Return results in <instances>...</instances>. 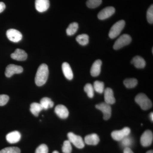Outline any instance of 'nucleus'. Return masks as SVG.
Masks as SVG:
<instances>
[{"instance_id":"28","label":"nucleus","mask_w":153,"mask_h":153,"mask_svg":"<svg viewBox=\"0 0 153 153\" xmlns=\"http://www.w3.org/2000/svg\"><path fill=\"white\" fill-rule=\"evenodd\" d=\"M102 2V0H88L86 5L89 8H95L100 5Z\"/></svg>"},{"instance_id":"17","label":"nucleus","mask_w":153,"mask_h":153,"mask_svg":"<svg viewBox=\"0 0 153 153\" xmlns=\"http://www.w3.org/2000/svg\"><path fill=\"white\" fill-rule=\"evenodd\" d=\"M102 64V62L100 60H96L93 63L90 70L91 76H97L99 75L101 71Z\"/></svg>"},{"instance_id":"12","label":"nucleus","mask_w":153,"mask_h":153,"mask_svg":"<svg viewBox=\"0 0 153 153\" xmlns=\"http://www.w3.org/2000/svg\"><path fill=\"white\" fill-rule=\"evenodd\" d=\"M49 0H36L35 7L36 10L40 13L45 12L49 8Z\"/></svg>"},{"instance_id":"6","label":"nucleus","mask_w":153,"mask_h":153,"mask_svg":"<svg viewBox=\"0 0 153 153\" xmlns=\"http://www.w3.org/2000/svg\"><path fill=\"white\" fill-rule=\"evenodd\" d=\"M131 133L130 128L125 127L120 130L114 131L111 133V136L115 140L120 141L125 137L128 136Z\"/></svg>"},{"instance_id":"3","label":"nucleus","mask_w":153,"mask_h":153,"mask_svg":"<svg viewBox=\"0 0 153 153\" xmlns=\"http://www.w3.org/2000/svg\"><path fill=\"white\" fill-rule=\"evenodd\" d=\"M125 25V22L124 20H120L113 25L110 30L108 36L111 39L116 38L120 34Z\"/></svg>"},{"instance_id":"22","label":"nucleus","mask_w":153,"mask_h":153,"mask_svg":"<svg viewBox=\"0 0 153 153\" xmlns=\"http://www.w3.org/2000/svg\"><path fill=\"white\" fill-rule=\"evenodd\" d=\"M42 110L43 108L40 103L33 102L30 105V111L35 116L38 117Z\"/></svg>"},{"instance_id":"10","label":"nucleus","mask_w":153,"mask_h":153,"mask_svg":"<svg viewBox=\"0 0 153 153\" xmlns=\"http://www.w3.org/2000/svg\"><path fill=\"white\" fill-rule=\"evenodd\" d=\"M23 71V68L22 66L11 64L6 67L5 74L7 77H10L14 74H20Z\"/></svg>"},{"instance_id":"15","label":"nucleus","mask_w":153,"mask_h":153,"mask_svg":"<svg viewBox=\"0 0 153 153\" xmlns=\"http://www.w3.org/2000/svg\"><path fill=\"white\" fill-rule=\"evenodd\" d=\"M104 99L105 102L107 104L112 105L115 102V99L113 91L109 88H105L104 91Z\"/></svg>"},{"instance_id":"14","label":"nucleus","mask_w":153,"mask_h":153,"mask_svg":"<svg viewBox=\"0 0 153 153\" xmlns=\"http://www.w3.org/2000/svg\"><path fill=\"white\" fill-rule=\"evenodd\" d=\"M55 111L56 114L60 118L66 119L68 117L69 112L66 106L63 105H58L55 107Z\"/></svg>"},{"instance_id":"26","label":"nucleus","mask_w":153,"mask_h":153,"mask_svg":"<svg viewBox=\"0 0 153 153\" xmlns=\"http://www.w3.org/2000/svg\"><path fill=\"white\" fill-rule=\"evenodd\" d=\"M94 89L96 92L102 94L104 92V84L103 82L100 81H95L94 83Z\"/></svg>"},{"instance_id":"18","label":"nucleus","mask_w":153,"mask_h":153,"mask_svg":"<svg viewBox=\"0 0 153 153\" xmlns=\"http://www.w3.org/2000/svg\"><path fill=\"white\" fill-rule=\"evenodd\" d=\"M84 141L86 144L95 146L98 144L100 142V138L96 134H92L86 136Z\"/></svg>"},{"instance_id":"35","label":"nucleus","mask_w":153,"mask_h":153,"mask_svg":"<svg viewBox=\"0 0 153 153\" xmlns=\"http://www.w3.org/2000/svg\"><path fill=\"white\" fill-rule=\"evenodd\" d=\"M6 8V5L4 3L2 2H0V13H1Z\"/></svg>"},{"instance_id":"5","label":"nucleus","mask_w":153,"mask_h":153,"mask_svg":"<svg viewBox=\"0 0 153 153\" xmlns=\"http://www.w3.org/2000/svg\"><path fill=\"white\" fill-rule=\"evenodd\" d=\"M67 136L69 142L73 144L76 147L79 149L84 147L85 144L81 137L76 135L72 132L68 133Z\"/></svg>"},{"instance_id":"27","label":"nucleus","mask_w":153,"mask_h":153,"mask_svg":"<svg viewBox=\"0 0 153 153\" xmlns=\"http://www.w3.org/2000/svg\"><path fill=\"white\" fill-rule=\"evenodd\" d=\"M84 91L87 93L88 96L89 98H93L94 96V89L93 85L90 83H87L84 88Z\"/></svg>"},{"instance_id":"16","label":"nucleus","mask_w":153,"mask_h":153,"mask_svg":"<svg viewBox=\"0 0 153 153\" xmlns=\"http://www.w3.org/2000/svg\"><path fill=\"white\" fill-rule=\"evenodd\" d=\"M21 138V134L18 131H14L8 134L6 136L7 141L11 144L19 142Z\"/></svg>"},{"instance_id":"31","label":"nucleus","mask_w":153,"mask_h":153,"mask_svg":"<svg viewBox=\"0 0 153 153\" xmlns=\"http://www.w3.org/2000/svg\"><path fill=\"white\" fill-rule=\"evenodd\" d=\"M128 136L125 137L124 138L120 141L121 142V143L122 146L125 148H129V146H131L133 143L132 140Z\"/></svg>"},{"instance_id":"21","label":"nucleus","mask_w":153,"mask_h":153,"mask_svg":"<svg viewBox=\"0 0 153 153\" xmlns=\"http://www.w3.org/2000/svg\"><path fill=\"white\" fill-rule=\"evenodd\" d=\"M40 104L43 108V109L47 110L49 108H52L54 106V102L51 99L45 97L41 99L40 101Z\"/></svg>"},{"instance_id":"7","label":"nucleus","mask_w":153,"mask_h":153,"mask_svg":"<svg viewBox=\"0 0 153 153\" xmlns=\"http://www.w3.org/2000/svg\"><path fill=\"white\" fill-rule=\"evenodd\" d=\"M97 109L101 111L103 114V119L105 120H108L111 117V109L110 105L106 102H102L96 105Z\"/></svg>"},{"instance_id":"9","label":"nucleus","mask_w":153,"mask_h":153,"mask_svg":"<svg viewBox=\"0 0 153 153\" xmlns=\"http://www.w3.org/2000/svg\"><path fill=\"white\" fill-rule=\"evenodd\" d=\"M153 140V133L150 130H147L143 133L140 138V143L143 147L150 146Z\"/></svg>"},{"instance_id":"4","label":"nucleus","mask_w":153,"mask_h":153,"mask_svg":"<svg viewBox=\"0 0 153 153\" xmlns=\"http://www.w3.org/2000/svg\"><path fill=\"white\" fill-rule=\"evenodd\" d=\"M131 41V38L129 35L124 34L118 38L115 42L113 48L115 50L121 49L126 45H128Z\"/></svg>"},{"instance_id":"20","label":"nucleus","mask_w":153,"mask_h":153,"mask_svg":"<svg viewBox=\"0 0 153 153\" xmlns=\"http://www.w3.org/2000/svg\"><path fill=\"white\" fill-rule=\"evenodd\" d=\"M131 63L135 67L138 68H143L146 66V61L142 57L139 56H135L133 57Z\"/></svg>"},{"instance_id":"39","label":"nucleus","mask_w":153,"mask_h":153,"mask_svg":"<svg viewBox=\"0 0 153 153\" xmlns=\"http://www.w3.org/2000/svg\"><path fill=\"white\" fill-rule=\"evenodd\" d=\"M52 153H59L57 151H54Z\"/></svg>"},{"instance_id":"19","label":"nucleus","mask_w":153,"mask_h":153,"mask_svg":"<svg viewBox=\"0 0 153 153\" xmlns=\"http://www.w3.org/2000/svg\"><path fill=\"white\" fill-rule=\"evenodd\" d=\"M62 71L66 78L68 80H71L73 78V74L69 64L66 62H64L62 65Z\"/></svg>"},{"instance_id":"37","label":"nucleus","mask_w":153,"mask_h":153,"mask_svg":"<svg viewBox=\"0 0 153 153\" xmlns=\"http://www.w3.org/2000/svg\"><path fill=\"white\" fill-rule=\"evenodd\" d=\"M153 112L151 113L150 114V119L152 121H153Z\"/></svg>"},{"instance_id":"23","label":"nucleus","mask_w":153,"mask_h":153,"mask_svg":"<svg viewBox=\"0 0 153 153\" xmlns=\"http://www.w3.org/2000/svg\"><path fill=\"white\" fill-rule=\"evenodd\" d=\"M76 40L80 45L85 46L89 42V36L86 34H81L76 37Z\"/></svg>"},{"instance_id":"24","label":"nucleus","mask_w":153,"mask_h":153,"mask_svg":"<svg viewBox=\"0 0 153 153\" xmlns=\"http://www.w3.org/2000/svg\"><path fill=\"white\" fill-rule=\"evenodd\" d=\"M78 29V25L77 23L74 22L71 23L66 29V32L68 36H71L76 33Z\"/></svg>"},{"instance_id":"30","label":"nucleus","mask_w":153,"mask_h":153,"mask_svg":"<svg viewBox=\"0 0 153 153\" xmlns=\"http://www.w3.org/2000/svg\"><path fill=\"white\" fill-rule=\"evenodd\" d=\"M71 143L68 140L64 142L62 147V152L63 153H71L72 147Z\"/></svg>"},{"instance_id":"1","label":"nucleus","mask_w":153,"mask_h":153,"mask_svg":"<svg viewBox=\"0 0 153 153\" xmlns=\"http://www.w3.org/2000/svg\"><path fill=\"white\" fill-rule=\"evenodd\" d=\"M49 69L47 64H41L38 67L35 76V82L36 85L41 86L47 82L49 76Z\"/></svg>"},{"instance_id":"29","label":"nucleus","mask_w":153,"mask_h":153,"mask_svg":"<svg viewBox=\"0 0 153 153\" xmlns=\"http://www.w3.org/2000/svg\"><path fill=\"white\" fill-rule=\"evenodd\" d=\"M0 153H21V150L16 147H10L3 149Z\"/></svg>"},{"instance_id":"36","label":"nucleus","mask_w":153,"mask_h":153,"mask_svg":"<svg viewBox=\"0 0 153 153\" xmlns=\"http://www.w3.org/2000/svg\"><path fill=\"white\" fill-rule=\"evenodd\" d=\"M123 153H134L132 151L131 149L130 148H125L123 151Z\"/></svg>"},{"instance_id":"38","label":"nucleus","mask_w":153,"mask_h":153,"mask_svg":"<svg viewBox=\"0 0 153 153\" xmlns=\"http://www.w3.org/2000/svg\"><path fill=\"white\" fill-rule=\"evenodd\" d=\"M146 153H153V152L152 150H150L147 152Z\"/></svg>"},{"instance_id":"8","label":"nucleus","mask_w":153,"mask_h":153,"mask_svg":"<svg viewBox=\"0 0 153 153\" xmlns=\"http://www.w3.org/2000/svg\"><path fill=\"white\" fill-rule=\"evenodd\" d=\"M9 40L14 43H18L22 39V35L21 32L15 29H10L6 33Z\"/></svg>"},{"instance_id":"34","label":"nucleus","mask_w":153,"mask_h":153,"mask_svg":"<svg viewBox=\"0 0 153 153\" xmlns=\"http://www.w3.org/2000/svg\"><path fill=\"white\" fill-rule=\"evenodd\" d=\"M9 100V97L6 94L0 95V106L5 105Z\"/></svg>"},{"instance_id":"32","label":"nucleus","mask_w":153,"mask_h":153,"mask_svg":"<svg viewBox=\"0 0 153 153\" xmlns=\"http://www.w3.org/2000/svg\"><path fill=\"white\" fill-rule=\"evenodd\" d=\"M147 19L150 24H152L153 23V6L151 5L148 9L147 12Z\"/></svg>"},{"instance_id":"13","label":"nucleus","mask_w":153,"mask_h":153,"mask_svg":"<svg viewBox=\"0 0 153 153\" xmlns=\"http://www.w3.org/2000/svg\"><path fill=\"white\" fill-rule=\"evenodd\" d=\"M11 57L12 59L18 61H24L27 58V54L24 50L17 49L11 54Z\"/></svg>"},{"instance_id":"25","label":"nucleus","mask_w":153,"mask_h":153,"mask_svg":"<svg viewBox=\"0 0 153 153\" xmlns=\"http://www.w3.org/2000/svg\"><path fill=\"white\" fill-rule=\"evenodd\" d=\"M123 83L126 87L128 88H131L137 86L138 81L135 78H128L124 80Z\"/></svg>"},{"instance_id":"2","label":"nucleus","mask_w":153,"mask_h":153,"mask_svg":"<svg viewBox=\"0 0 153 153\" xmlns=\"http://www.w3.org/2000/svg\"><path fill=\"white\" fill-rule=\"evenodd\" d=\"M135 100L144 110L150 109L152 106V101L144 94L140 93L137 95Z\"/></svg>"},{"instance_id":"11","label":"nucleus","mask_w":153,"mask_h":153,"mask_svg":"<svg viewBox=\"0 0 153 153\" xmlns=\"http://www.w3.org/2000/svg\"><path fill=\"white\" fill-rule=\"evenodd\" d=\"M115 11V10L114 7H106L99 13L97 17L100 20H105L112 16L114 13Z\"/></svg>"},{"instance_id":"33","label":"nucleus","mask_w":153,"mask_h":153,"mask_svg":"<svg viewBox=\"0 0 153 153\" xmlns=\"http://www.w3.org/2000/svg\"><path fill=\"white\" fill-rule=\"evenodd\" d=\"M48 151L49 150L47 145L43 144L37 148L35 153H48Z\"/></svg>"}]
</instances>
